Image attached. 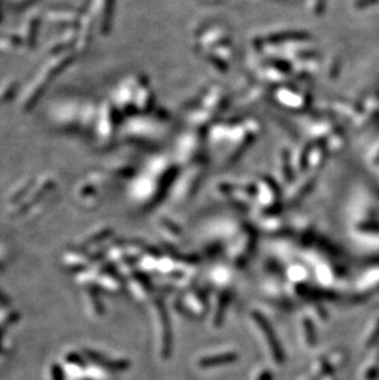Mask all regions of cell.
I'll use <instances>...</instances> for the list:
<instances>
[{"instance_id":"1","label":"cell","mask_w":379,"mask_h":380,"mask_svg":"<svg viewBox=\"0 0 379 380\" xmlns=\"http://www.w3.org/2000/svg\"><path fill=\"white\" fill-rule=\"evenodd\" d=\"M236 357H233L232 354H224V356H217V357H208V358H204L201 361L202 367H214V366H221V364L229 363V362L234 361Z\"/></svg>"}]
</instances>
